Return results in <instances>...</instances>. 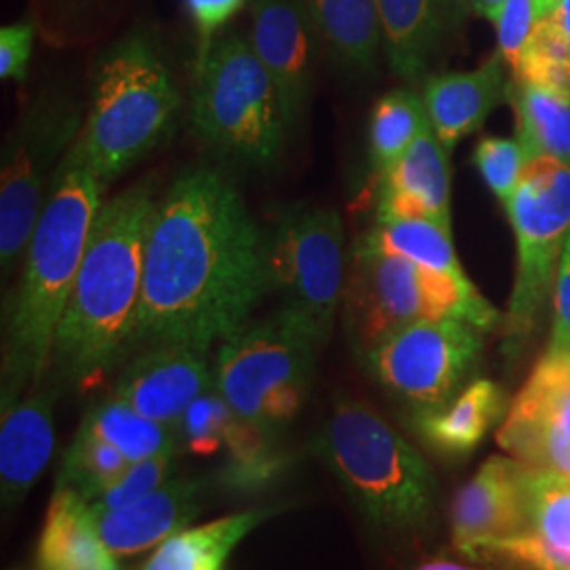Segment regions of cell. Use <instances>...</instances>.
Instances as JSON below:
<instances>
[{"mask_svg": "<svg viewBox=\"0 0 570 570\" xmlns=\"http://www.w3.org/2000/svg\"><path fill=\"white\" fill-rule=\"evenodd\" d=\"M268 292L265 230L237 186L216 169L178 176L148 225L136 345L207 353L247 326Z\"/></svg>", "mask_w": 570, "mask_h": 570, "instance_id": "1", "label": "cell"}, {"mask_svg": "<svg viewBox=\"0 0 570 570\" xmlns=\"http://www.w3.org/2000/svg\"><path fill=\"white\" fill-rule=\"evenodd\" d=\"M157 205L148 183L104 202L63 311L51 367L61 385L98 387L136 345L146 235Z\"/></svg>", "mask_w": 570, "mask_h": 570, "instance_id": "2", "label": "cell"}, {"mask_svg": "<svg viewBox=\"0 0 570 570\" xmlns=\"http://www.w3.org/2000/svg\"><path fill=\"white\" fill-rule=\"evenodd\" d=\"M104 188L72 146L30 237L20 282L4 305L2 400L41 385L51 367L56 334L104 204Z\"/></svg>", "mask_w": 570, "mask_h": 570, "instance_id": "3", "label": "cell"}, {"mask_svg": "<svg viewBox=\"0 0 570 570\" xmlns=\"http://www.w3.org/2000/svg\"><path fill=\"white\" fill-rule=\"evenodd\" d=\"M313 452L379 534L416 543L433 527L438 484L428 461L367 402L341 395Z\"/></svg>", "mask_w": 570, "mask_h": 570, "instance_id": "4", "label": "cell"}, {"mask_svg": "<svg viewBox=\"0 0 570 570\" xmlns=\"http://www.w3.org/2000/svg\"><path fill=\"white\" fill-rule=\"evenodd\" d=\"M180 106L183 96L157 45L129 37L96 61L75 146L104 186L115 183L169 138Z\"/></svg>", "mask_w": 570, "mask_h": 570, "instance_id": "5", "label": "cell"}, {"mask_svg": "<svg viewBox=\"0 0 570 570\" xmlns=\"http://www.w3.org/2000/svg\"><path fill=\"white\" fill-rule=\"evenodd\" d=\"M190 122L212 150L258 171L279 164L292 138L282 96L242 35L216 37L197 53Z\"/></svg>", "mask_w": 570, "mask_h": 570, "instance_id": "6", "label": "cell"}, {"mask_svg": "<svg viewBox=\"0 0 570 570\" xmlns=\"http://www.w3.org/2000/svg\"><path fill=\"white\" fill-rule=\"evenodd\" d=\"M341 313L360 357L389 334L419 322L461 320L482 332L503 324V315L468 275L454 277L360 245H353Z\"/></svg>", "mask_w": 570, "mask_h": 570, "instance_id": "7", "label": "cell"}, {"mask_svg": "<svg viewBox=\"0 0 570 570\" xmlns=\"http://www.w3.org/2000/svg\"><path fill=\"white\" fill-rule=\"evenodd\" d=\"M322 346L303 322L279 308L220 343L216 389L242 419L279 435L305 406Z\"/></svg>", "mask_w": 570, "mask_h": 570, "instance_id": "8", "label": "cell"}, {"mask_svg": "<svg viewBox=\"0 0 570 570\" xmlns=\"http://www.w3.org/2000/svg\"><path fill=\"white\" fill-rule=\"evenodd\" d=\"M82 104L70 91H41L7 131L0 165V266L20 268L61 164L81 136Z\"/></svg>", "mask_w": 570, "mask_h": 570, "instance_id": "9", "label": "cell"}, {"mask_svg": "<svg viewBox=\"0 0 570 570\" xmlns=\"http://www.w3.org/2000/svg\"><path fill=\"white\" fill-rule=\"evenodd\" d=\"M505 209L515 233L518 268L503 332L505 353L518 357L553 294L569 242L570 165L548 157L529 161Z\"/></svg>", "mask_w": 570, "mask_h": 570, "instance_id": "10", "label": "cell"}, {"mask_svg": "<svg viewBox=\"0 0 570 570\" xmlns=\"http://www.w3.org/2000/svg\"><path fill=\"white\" fill-rule=\"evenodd\" d=\"M271 292L284 311L326 345L343 306L346 284L345 228L336 209L317 205L282 207L265 230Z\"/></svg>", "mask_w": 570, "mask_h": 570, "instance_id": "11", "label": "cell"}, {"mask_svg": "<svg viewBox=\"0 0 570 570\" xmlns=\"http://www.w3.org/2000/svg\"><path fill=\"white\" fill-rule=\"evenodd\" d=\"M482 348V330L461 320H433L389 334L362 362L381 387L419 414L446 406L465 389Z\"/></svg>", "mask_w": 570, "mask_h": 570, "instance_id": "12", "label": "cell"}, {"mask_svg": "<svg viewBox=\"0 0 570 570\" xmlns=\"http://www.w3.org/2000/svg\"><path fill=\"white\" fill-rule=\"evenodd\" d=\"M497 444L527 468L570 480V355L539 360L497 429Z\"/></svg>", "mask_w": 570, "mask_h": 570, "instance_id": "13", "label": "cell"}, {"mask_svg": "<svg viewBox=\"0 0 570 570\" xmlns=\"http://www.w3.org/2000/svg\"><path fill=\"white\" fill-rule=\"evenodd\" d=\"M249 42L275 82L292 136L305 121L324 47L303 0H249Z\"/></svg>", "mask_w": 570, "mask_h": 570, "instance_id": "14", "label": "cell"}, {"mask_svg": "<svg viewBox=\"0 0 570 570\" xmlns=\"http://www.w3.org/2000/svg\"><path fill=\"white\" fill-rule=\"evenodd\" d=\"M214 387L216 381L205 351L183 345H153L122 370L112 397L146 419L180 433L186 407Z\"/></svg>", "mask_w": 570, "mask_h": 570, "instance_id": "15", "label": "cell"}, {"mask_svg": "<svg viewBox=\"0 0 570 570\" xmlns=\"http://www.w3.org/2000/svg\"><path fill=\"white\" fill-rule=\"evenodd\" d=\"M527 465L508 456H490L456 490L450 505L452 546L461 556L475 543L527 530Z\"/></svg>", "mask_w": 570, "mask_h": 570, "instance_id": "16", "label": "cell"}, {"mask_svg": "<svg viewBox=\"0 0 570 570\" xmlns=\"http://www.w3.org/2000/svg\"><path fill=\"white\" fill-rule=\"evenodd\" d=\"M56 389L37 385L20 397L2 400L0 416V494L13 510L28 497L56 446Z\"/></svg>", "mask_w": 570, "mask_h": 570, "instance_id": "17", "label": "cell"}, {"mask_svg": "<svg viewBox=\"0 0 570 570\" xmlns=\"http://www.w3.org/2000/svg\"><path fill=\"white\" fill-rule=\"evenodd\" d=\"M207 489V478L180 475L125 508L94 511L106 548L117 558L159 548L202 513Z\"/></svg>", "mask_w": 570, "mask_h": 570, "instance_id": "18", "label": "cell"}, {"mask_svg": "<svg viewBox=\"0 0 570 570\" xmlns=\"http://www.w3.org/2000/svg\"><path fill=\"white\" fill-rule=\"evenodd\" d=\"M449 153L428 125L406 155L379 176L376 220L428 218L452 226Z\"/></svg>", "mask_w": 570, "mask_h": 570, "instance_id": "19", "label": "cell"}, {"mask_svg": "<svg viewBox=\"0 0 570 570\" xmlns=\"http://www.w3.org/2000/svg\"><path fill=\"white\" fill-rule=\"evenodd\" d=\"M508 68L497 53L475 70L446 72L425 82L429 125L449 150L478 131L499 104L510 102Z\"/></svg>", "mask_w": 570, "mask_h": 570, "instance_id": "20", "label": "cell"}, {"mask_svg": "<svg viewBox=\"0 0 570 570\" xmlns=\"http://www.w3.org/2000/svg\"><path fill=\"white\" fill-rule=\"evenodd\" d=\"M463 0H376L383 45L391 68L416 79L461 20Z\"/></svg>", "mask_w": 570, "mask_h": 570, "instance_id": "21", "label": "cell"}, {"mask_svg": "<svg viewBox=\"0 0 570 570\" xmlns=\"http://www.w3.org/2000/svg\"><path fill=\"white\" fill-rule=\"evenodd\" d=\"M505 389L475 379L446 406L412 414L423 444L444 459H465L508 414Z\"/></svg>", "mask_w": 570, "mask_h": 570, "instance_id": "22", "label": "cell"}, {"mask_svg": "<svg viewBox=\"0 0 570 570\" xmlns=\"http://www.w3.org/2000/svg\"><path fill=\"white\" fill-rule=\"evenodd\" d=\"M39 570H121L106 548L96 513L77 490L56 487L37 548Z\"/></svg>", "mask_w": 570, "mask_h": 570, "instance_id": "23", "label": "cell"}, {"mask_svg": "<svg viewBox=\"0 0 570 570\" xmlns=\"http://www.w3.org/2000/svg\"><path fill=\"white\" fill-rule=\"evenodd\" d=\"M277 513H282L279 508L239 511L180 530L165 539L142 570H226V562L245 537Z\"/></svg>", "mask_w": 570, "mask_h": 570, "instance_id": "24", "label": "cell"}, {"mask_svg": "<svg viewBox=\"0 0 570 570\" xmlns=\"http://www.w3.org/2000/svg\"><path fill=\"white\" fill-rule=\"evenodd\" d=\"M330 58L348 72L372 70L383 42L376 0H303Z\"/></svg>", "mask_w": 570, "mask_h": 570, "instance_id": "25", "label": "cell"}, {"mask_svg": "<svg viewBox=\"0 0 570 570\" xmlns=\"http://www.w3.org/2000/svg\"><path fill=\"white\" fill-rule=\"evenodd\" d=\"M510 102L529 161L548 157L570 165V98L511 79Z\"/></svg>", "mask_w": 570, "mask_h": 570, "instance_id": "26", "label": "cell"}, {"mask_svg": "<svg viewBox=\"0 0 570 570\" xmlns=\"http://www.w3.org/2000/svg\"><path fill=\"white\" fill-rule=\"evenodd\" d=\"M360 247L383 252L391 256L406 258L414 265L428 266L454 277H465L452 244V230L428 218H404V220H376L367 230Z\"/></svg>", "mask_w": 570, "mask_h": 570, "instance_id": "27", "label": "cell"}, {"mask_svg": "<svg viewBox=\"0 0 570 570\" xmlns=\"http://www.w3.org/2000/svg\"><path fill=\"white\" fill-rule=\"evenodd\" d=\"M79 429L121 450L131 463L161 452H176L183 444L178 431L146 419L112 395L89 407Z\"/></svg>", "mask_w": 570, "mask_h": 570, "instance_id": "28", "label": "cell"}, {"mask_svg": "<svg viewBox=\"0 0 570 570\" xmlns=\"http://www.w3.org/2000/svg\"><path fill=\"white\" fill-rule=\"evenodd\" d=\"M226 459L218 471V484L230 490L263 489L285 468L287 456L277 435L235 416L225 440Z\"/></svg>", "mask_w": 570, "mask_h": 570, "instance_id": "29", "label": "cell"}, {"mask_svg": "<svg viewBox=\"0 0 570 570\" xmlns=\"http://www.w3.org/2000/svg\"><path fill=\"white\" fill-rule=\"evenodd\" d=\"M428 125L425 104L414 91L395 89L374 104L367 140L376 176H383L397 164Z\"/></svg>", "mask_w": 570, "mask_h": 570, "instance_id": "30", "label": "cell"}, {"mask_svg": "<svg viewBox=\"0 0 570 570\" xmlns=\"http://www.w3.org/2000/svg\"><path fill=\"white\" fill-rule=\"evenodd\" d=\"M129 468L131 461L121 450L79 429L72 444L63 452L58 487L77 490L82 499L94 503L106 490L112 489Z\"/></svg>", "mask_w": 570, "mask_h": 570, "instance_id": "31", "label": "cell"}, {"mask_svg": "<svg viewBox=\"0 0 570 570\" xmlns=\"http://www.w3.org/2000/svg\"><path fill=\"white\" fill-rule=\"evenodd\" d=\"M511 79L570 98V42L553 11L534 23Z\"/></svg>", "mask_w": 570, "mask_h": 570, "instance_id": "32", "label": "cell"}, {"mask_svg": "<svg viewBox=\"0 0 570 570\" xmlns=\"http://www.w3.org/2000/svg\"><path fill=\"white\" fill-rule=\"evenodd\" d=\"M524 513L527 530L537 532L560 550L570 551V480L527 469Z\"/></svg>", "mask_w": 570, "mask_h": 570, "instance_id": "33", "label": "cell"}, {"mask_svg": "<svg viewBox=\"0 0 570 570\" xmlns=\"http://www.w3.org/2000/svg\"><path fill=\"white\" fill-rule=\"evenodd\" d=\"M463 556L478 564L513 570H570V551L556 548L532 530L475 543Z\"/></svg>", "mask_w": 570, "mask_h": 570, "instance_id": "34", "label": "cell"}, {"mask_svg": "<svg viewBox=\"0 0 570 570\" xmlns=\"http://www.w3.org/2000/svg\"><path fill=\"white\" fill-rule=\"evenodd\" d=\"M237 412L218 389L202 393L184 412L180 442L195 456H212L225 449L226 433Z\"/></svg>", "mask_w": 570, "mask_h": 570, "instance_id": "35", "label": "cell"}, {"mask_svg": "<svg viewBox=\"0 0 570 570\" xmlns=\"http://www.w3.org/2000/svg\"><path fill=\"white\" fill-rule=\"evenodd\" d=\"M473 165L478 167L492 195L505 205L511 199L515 186L529 165L524 146L518 138L487 136L473 150Z\"/></svg>", "mask_w": 570, "mask_h": 570, "instance_id": "36", "label": "cell"}, {"mask_svg": "<svg viewBox=\"0 0 570 570\" xmlns=\"http://www.w3.org/2000/svg\"><path fill=\"white\" fill-rule=\"evenodd\" d=\"M174 459L176 452H161L131 463L121 480L112 489L106 490L98 501H94L91 508L94 511L119 510L155 492L171 478Z\"/></svg>", "mask_w": 570, "mask_h": 570, "instance_id": "37", "label": "cell"}, {"mask_svg": "<svg viewBox=\"0 0 570 570\" xmlns=\"http://www.w3.org/2000/svg\"><path fill=\"white\" fill-rule=\"evenodd\" d=\"M537 20H539V11L534 0H505V4L501 7L494 20L499 53L510 66L511 72L520 63L522 51L529 42Z\"/></svg>", "mask_w": 570, "mask_h": 570, "instance_id": "38", "label": "cell"}, {"mask_svg": "<svg viewBox=\"0 0 570 570\" xmlns=\"http://www.w3.org/2000/svg\"><path fill=\"white\" fill-rule=\"evenodd\" d=\"M35 45V21L21 20L0 30V77L23 82Z\"/></svg>", "mask_w": 570, "mask_h": 570, "instance_id": "39", "label": "cell"}, {"mask_svg": "<svg viewBox=\"0 0 570 570\" xmlns=\"http://www.w3.org/2000/svg\"><path fill=\"white\" fill-rule=\"evenodd\" d=\"M245 2L247 0H184L186 11L199 32V51L214 42L226 23L244 9Z\"/></svg>", "mask_w": 570, "mask_h": 570, "instance_id": "40", "label": "cell"}, {"mask_svg": "<svg viewBox=\"0 0 570 570\" xmlns=\"http://www.w3.org/2000/svg\"><path fill=\"white\" fill-rule=\"evenodd\" d=\"M553 326L548 353L570 355V235L553 285Z\"/></svg>", "mask_w": 570, "mask_h": 570, "instance_id": "41", "label": "cell"}, {"mask_svg": "<svg viewBox=\"0 0 570 570\" xmlns=\"http://www.w3.org/2000/svg\"><path fill=\"white\" fill-rule=\"evenodd\" d=\"M469 4H471V9H473L478 16L494 21L497 20V16H499V11H501V7L505 4V0H469Z\"/></svg>", "mask_w": 570, "mask_h": 570, "instance_id": "42", "label": "cell"}, {"mask_svg": "<svg viewBox=\"0 0 570 570\" xmlns=\"http://www.w3.org/2000/svg\"><path fill=\"white\" fill-rule=\"evenodd\" d=\"M414 570H484L480 567H469V564H461V562H454V560H444V558H435V560H429L425 564L416 567Z\"/></svg>", "mask_w": 570, "mask_h": 570, "instance_id": "43", "label": "cell"}, {"mask_svg": "<svg viewBox=\"0 0 570 570\" xmlns=\"http://www.w3.org/2000/svg\"><path fill=\"white\" fill-rule=\"evenodd\" d=\"M553 13H556V18L560 21V26H562V30L569 37L570 42V0H558Z\"/></svg>", "mask_w": 570, "mask_h": 570, "instance_id": "44", "label": "cell"}, {"mask_svg": "<svg viewBox=\"0 0 570 570\" xmlns=\"http://www.w3.org/2000/svg\"><path fill=\"white\" fill-rule=\"evenodd\" d=\"M534 2H537V11H539V18L548 16L550 11L556 9V4H558V0H534Z\"/></svg>", "mask_w": 570, "mask_h": 570, "instance_id": "45", "label": "cell"}]
</instances>
